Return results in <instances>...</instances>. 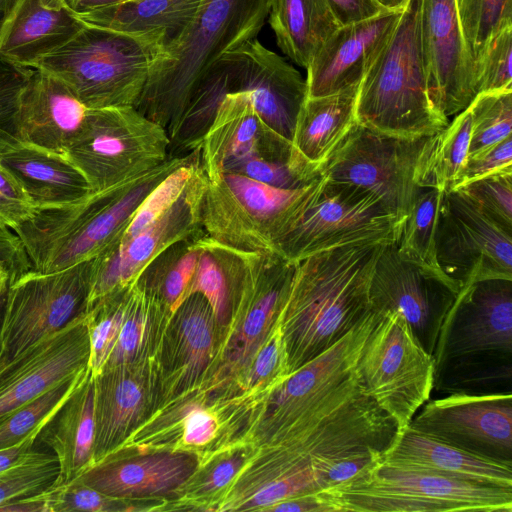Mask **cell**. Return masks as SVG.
<instances>
[{
    "instance_id": "cell-18",
    "label": "cell",
    "mask_w": 512,
    "mask_h": 512,
    "mask_svg": "<svg viewBox=\"0 0 512 512\" xmlns=\"http://www.w3.org/2000/svg\"><path fill=\"white\" fill-rule=\"evenodd\" d=\"M409 426L475 455L512 465V395L453 394L426 402Z\"/></svg>"
},
{
    "instance_id": "cell-24",
    "label": "cell",
    "mask_w": 512,
    "mask_h": 512,
    "mask_svg": "<svg viewBox=\"0 0 512 512\" xmlns=\"http://www.w3.org/2000/svg\"><path fill=\"white\" fill-rule=\"evenodd\" d=\"M84 26L66 4L55 0H16L0 23V59L33 68Z\"/></svg>"
},
{
    "instance_id": "cell-41",
    "label": "cell",
    "mask_w": 512,
    "mask_h": 512,
    "mask_svg": "<svg viewBox=\"0 0 512 512\" xmlns=\"http://www.w3.org/2000/svg\"><path fill=\"white\" fill-rule=\"evenodd\" d=\"M463 33L475 62L490 38L512 22V0H456Z\"/></svg>"
},
{
    "instance_id": "cell-31",
    "label": "cell",
    "mask_w": 512,
    "mask_h": 512,
    "mask_svg": "<svg viewBox=\"0 0 512 512\" xmlns=\"http://www.w3.org/2000/svg\"><path fill=\"white\" fill-rule=\"evenodd\" d=\"M201 2L202 0H131L76 15L91 26L131 33L159 32L164 34L167 43L190 23Z\"/></svg>"
},
{
    "instance_id": "cell-16",
    "label": "cell",
    "mask_w": 512,
    "mask_h": 512,
    "mask_svg": "<svg viewBox=\"0 0 512 512\" xmlns=\"http://www.w3.org/2000/svg\"><path fill=\"white\" fill-rule=\"evenodd\" d=\"M207 182L200 165L181 197L160 218L94 258L88 307L134 284L164 250L203 230L202 204Z\"/></svg>"
},
{
    "instance_id": "cell-7",
    "label": "cell",
    "mask_w": 512,
    "mask_h": 512,
    "mask_svg": "<svg viewBox=\"0 0 512 512\" xmlns=\"http://www.w3.org/2000/svg\"><path fill=\"white\" fill-rule=\"evenodd\" d=\"M325 492L342 512H512V488L383 460L365 477Z\"/></svg>"
},
{
    "instance_id": "cell-33",
    "label": "cell",
    "mask_w": 512,
    "mask_h": 512,
    "mask_svg": "<svg viewBox=\"0 0 512 512\" xmlns=\"http://www.w3.org/2000/svg\"><path fill=\"white\" fill-rule=\"evenodd\" d=\"M470 114L466 108L438 133L427 137L415 170L419 187L453 191L468 157Z\"/></svg>"
},
{
    "instance_id": "cell-17",
    "label": "cell",
    "mask_w": 512,
    "mask_h": 512,
    "mask_svg": "<svg viewBox=\"0 0 512 512\" xmlns=\"http://www.w3.org/2000/svg\"><path fill=\"white\" fill-rule=\"evenodd\" d=\"M460 289L403 259L396 243L382 245L370 283L371 311L399 312L424 349L433 355L442 323Z\"/></svg>"
},
{
    "instance_id": "cell-45",
    "label": "cell",
    "mask_w": 512,
    "mask_h": 512,
    "mask_svg": "<svg viewBox=\"0 0 512 512\" xmlns=\"http://www.w3.org/2000/svg\"><path fill=\"white\" fill-rule=\"evenodd\" d=\"M31 71L32 68L0 59V155L21 143L17 129L18 102Z\"/></svg>"
},
{
    "instance_id": "cell-62",
    "label": "cell",
    "mask_w": 512,
    "mask_h": 512,
    "mask_svg": "<svg viewBox=\"0 0 512 512\" xmlns=\"http://www.w3.org/2000/svg\"><path fill=\"white\" fill-rule=\"evenodd\" d=\"M55 1L65 4L67 0H55Z\"/></svg>"
},
{
    "instance_id": "cell-51",
    "label": "cell",
    "mask_w": 512,
    "mask_h": 512,
    "mask_svg": "<svg viewBox=\"0 0 512 512\" xmlns=\"http://www.w3.org/2000/svg\"><path fill=\"white\" fill-rule=\"evenodd\" d=\"M339 26L373 18L385 11L377 0H325Z\"/></svg>"
},
{
    "instance_id": "cell-1",
    "label": "cell",
    "mask_w": 512,
    "mask_h": 512,
    "mask_svg": "<svg viewBox=\"0 0 512 512\" xmlns=\"http://www.w3.org/2000/svg\"><path fill=\"white\" fill-rule=\"evenodd\" d=\"M381 247L346 245L296 262L280 316L289 375L371 312L370 283Z\"/></svg>"
},
{
    "instance_id": "cell-57",
    "label": "cell",
    "mask_w": 512,
    "mask_h": 512,
    "mask_svg": "<svg viewBox=\"0 0 512 512\" xmlns=\"http://www.w3.org/2000/svg\"><path fill=\"white\" fill-rule=\"evenodd\" d=\"M131 0H67L66 6L75 14L87 13Z\"/></svg>"
},
{
    "instance_id": "cell-3",
    "label": "cell",
    "mask_w": 512,
    "mask_h": 512,
    "mask_svg": "<svg viewBox=\"0 0 512 512\" xmlns=\"http://www.w3.org/2000/svg\"><path fill=\"white\" fill-rule=\"evenodd\" d=\"M270 4L271 0H202L185 29L163 46L135 108L166 129L223 54L257 39Z\"/></svg>"
},
{
    "instance_id": "cell-42",
    "label": "cell",
    "mask_w": 512,
    "mask_h": 512,
    "mask_svg": "<svg viewBox=\"0 0 512 512\" xmlns=\"http://www.w3.org/2000/svg\"><path fill=\"white\" fill-rule=\"evenodd\" d=\"M512 22L490 38L474 62L476 93L512 89Z\"/></svg>"
},
{
    "instance_id": "cell-8",
    "label": "cell",
    "mask_w": 512,
    "mask_h": 512,
    "mask_svg": "<svg viewBox=\"0 0 512 512\" xmlns=\"http://www.w3.org/2000/svg\"><path fill=\"white\" fill-rule=\"evenodd\" d=\"M164 127L133 106L88 109L65 156L82 172L91 192L126 183L169 158Z\"/></svg>"
},
{
    "instance_id": "cell-32",
    "label": "cell",
    "mask_w": 512,
    "mask_h": 512,
    "mask_svg": "<svg viewBox=\"0 0 512 512\" xmlns=\"http://www.w3.org/2000/svg\"><path fill=\"white\" fill-rule=\"evenodd\" d=\"M198 243V261L187 296L201 293L209 302L214 317L225 322L230 314L233 292L242 285L247 252L225 246L204 231Z\"/></svg>"
},
{
    "instance_id": "cell-35",
    "label": "cell",
    "mask_w": 512,
    "mask_h": 512,
    "mask_svg": "<svg viewBox=\"0 0 512 512\" xmlns=\"http://www.w3.org/2000/svg\"><path fill=\"white\" fill-rule=\"evenodd\" d=\"M204 230L174 243L142 271L135 281L152 297H159L170 310H176L187 296L199 256L198 239Z\"/></svg>"
},
{
    "instance_id": "cell-40",
    "label": "cell",
    "mask_w": 512,
    "mask_h": 512,
    "mask_svg": "<svg viewBox=\"0 0 512 512\" xmlns=\"http://www.w3.org/2000/svg\"><path fill=\"white\" fill-rule=\"evenodd\" d=\"M59 475L56 457L36 448L15 465L0 471V508L53 486Z\"/></svg>"
},
{
    "instance_id": "cell-43",
    "label": "cell",
    "mask_w": 512,
    "mask_h": 512,
    "mask_svg": "<svg viewBox=\"0 0 512 512\" xmlns=\"http://www.w3.org/2000/svg\"><path fill=\"white\" fill-rule=\"evenodd\" d=\"M200 165L201 160L183 165L153 188L138 207L121 240L135 236L160 218L181 197Z\"/></svg>"
},
{
    "instance_id": "cell-27",
    "label": "cell",
    "mask_w": 512,
    "mask_h": 512,
    "mask_svg": "<svg viewBox=\"0 0 512 512\" xmlns=\"http://www.w3.org/2000/svg\"><path fill=\"white\" fill-rule=\"evenodd\" d=\"M0 164L17 181L33 208L73 204L92 193L82 172L62 154L20 143L0 155Z\"/></svg>"
},
{
    "instance_id": "cell-48",
    "label": "cell",
    "mask_w": 512,
    "mask_h": 512,
    "mask_svg": "<svg viewBox=\"0 0 512 512\" xmlns=\"http://www.w3.org/2000/svg\"><path fill=\"white\" fill-rule=\"evenodd\" d=\"M512 169V136L468 156L454 190L485 176Z\"/></svg>"
},
{
    "instance_id": "cell-11",
    "label": "cell",
    "mask_w": 512,
    "mask_h": 512,
    "mask_svg": "<svg viewBox=\"0 0 512 512\" xmlns=\"http://www.w3.org/2000/svg\"><path fill=\"white\" fill-rule=\"evenodd\" d=\"M93 262L50 273L33 270L9 284L0 320V375L25 351L86 313Z\"/></svg>"
},
{
    "instance_id": "cell-56",
    "label": "cell",
    "mask_w": 512,
    "mask_h": 512,
    "mask_svg": "<svg viewBox=\"0 0 512 512\" xmlns=\"http://www.w3.org/2000/svg\"><path fill=\"white\" fill-rule=\"evenodd\" d=\"M37 435L29 437L21 444L0 451V471L15 465L27 457L35 448Z\"/></svg>"
},
{
    "instance_id": "cell-12",
    "label": "cell",
    "mask_w": 512,
    "mask_h": 512,
    "mask_svg": "<svg viewBox=\"0 0 512 512\" xmlns=\"http://www.w3.org/2000/svg\"><path fill=\"white\" fill-rule=\"evenodd\" d=\"M426 139L387 136L356 124L320 173L369 191L404 223L419 189L415 170Z\"/></svg>"
},
{
    "instance_id": "cell-30",
    "label": "cell",
    "mask_w": 512,
    "mask_h": 512,
    "mask_svg": "<svg viewBox=\"0 0 512 512\" xmlns=\"http://www.w3.org/2000/svg\"><path fill=\"white\" fill-rule=\"evenodd\" d=\"M268 16L281 51L305 69L339 27L325 0H271Z\"/></svg>"
},
{
    "instance_id": "cell-9",
    "label": "cell",
    "mask_w": 512,
    "mask_h": 512,
    "mask_svg": "<svg viewBox=\"0 0 512 512\" xmlns=\"http://www.w3.org/2000/svg\"><path fill=\"white\" fill-rule=\"evenodd\" d=\"M309 185L280 189L240 174L223 173L207 182L202 228L209 237L233 249L275 253V245L290 228Z\"/></svg>"
},
{
    "instance_id": "cell-25",
    "label": "cell",
    "mask_w": 512,
    "mask_h": 512,
    "mask_svg": "<svg viewBox=\"0 0 512 512\" xmlns=\"http://www.w3.org/2000/svg\"><path fill=\"white\" fill-rule=\"evenodd\" d=\"M359 85L305 100L291 140L290 162L294 171L306 181L312 182L321 176L324 163L357 124L355 110Z\"/></svg>"
},
{
    "instance_id": "cell-49",
    "label": "cell",
    "mask_w": 512,
    "mask_h": 512,
    "mask_svg": "<svg viewBox=\"0 0 512 512\" xmlns=\"http://www.w3.org/2000/svg\"><path fill=\"white\" fill-rule=\"evenodd\" d=\"M33 210L20 185L0 164V228L16 229L32 215Z\"/></svg>"
},
{
    "instance_id": "cell-34",
    "label": "cell",
    "mask_w": 512,
    "mask_h": 512,
    "mask_svg": "<svg viewBox=\"0 0 512 512\" xmlns=\"http://www.w3.org/2000/svg\"><path fill=\"white\" fill-rule=\"evenodd\" d=\"M94 383L96 462L116 444L119 436L139 413L143 398L138 384L121 377L114 368H104L94 376Z\"/></svg>"
},
{
    "instance_id": "cell-6",
    "label": "cell",
    "mask_w": 512,
    "mask_h": 512,
    "mask_svg": "<svg viewBox=\"0 0 512 512\" xmlns=\"http://www.w3.org/2000/svg\"><path fill=\"white\" fill-rule=\"evenodd\" d=\"M402 226L369 191L321 175L309 185L274 251L296 263L346 245L396 243Z\"/></svg>"
},
{
    "instance_id": "cell-21",
    "label": "cell",
    "mask_w": 512,
    "mask_h": 512,
    "mask_svg": "<svg viewBox=\"0 0 512 512\" xmlns=\"http://www.w3.org/2000/svg\"><path fill=\"white\" fill-rule=\"evenodd\" d=\"M251 157L291 166V142L260 118L247 92L229 93L203 139L201 166L207 179L212 180L231 163Z\"/></svg>"
},
{
    "instance_id": "cell-58",
    "label": "cell",
    "mask_w": 512,
    "mask_h": 512,
    "mask_svg": "<svg viewBox=\"0 0 512 512\" xmlns=\"http://www.w3.org/2000/svg\"><path fill=\"white\" fill-rule=\"evenodd\" d=\"M378 3L387 10H400L404 7L407 0H377Z\"/></svg>"
},
{
    "instance_id": "cell-46",
    "label": "cell",
    "mask_w": 512,
    "mask_h": 512,
    "mask_svg": "<svg viewBox=\"0 0 512 512\" xmlns=\"http://www.w3.org/2000/svg\"><path fill=\"white\" fill-rule=\"evenodd\" d=\"M38 496L44 503L46 512L110 511L117 504L115 498L76 480L53 485Z\"/></svg>"
},
{
    "instance_id": "cell-15",
    "label": "cell",
    "mask_w": 512,
    "mask_h": 512,
    "mask_svg": "<svg viewBox=\"0 0 512 512\" xmlns=\"http://www.w3.org/2000/svg\"><path fill=\"white\" fill-rule=\"evenodd\" d=\"M512 355V280L485 279L462 287L440 329L436 370L448 362Z\"/></svg>"
},
{
    "instance_id": "cell-5",
    "label": "cell",
    "mask_w": 512,
    "mask_h": 512,
    "mask_svg": "<svg viewBox=\"0 0 512 512\" xmlns=\"http://www.w3.org/2000/svg\"><path fill=\"white\" fill-rule=\"evenodd\" d=\"M165 43L159 32L131 33L85 24L33 68L59 78L88 109L135 107Z\"/></svg>"
},
{
    "instance_id": "cell-61",
    "label": "cell",
    "mask_w": 512,
    "mask_h": 512,
    "mask_svg": "<svg viewBox=\"0 0 512 512\" xmlns=\"http://www.w3.org/2000/svg\"><path fill=\"white\" fill-rule=\"evenodd\" d=\"M7 285H9L8 278L4 271L0 268V291Z\"/></svg>"
},
{
    "instance_id": "cell-36",
    "label": "cell",
    "mask_w": 512,
    "mask_h": 512,
    "mask_svg": "<svg viewBox=\"0 0 512 512\" xmlns=\"http://www.w3.org/2000/svg\"><path fill=\"white\" fill-rule=\"evenodd\" d=\"M443 193L435 188L419 187L396 248L403 259L452 282L443 274L436 260L435 236Z\"/></svg>"
},
{
    "instance_id": "cell-22",
    "label": "cell",
    "mask_w": 512,
    "mask_h": 512,
    "mask_svg": "<svg viewBox=\"0 0 512 512\" xmlns=\"http://www.w3.org/2000/svg\"><path fill=\"white\" fill-rule=\"evenodd\" d=\"M402 9L339 26L306 68L307 97L327 96L359 85L396 27Z\"/></svg>"
},
{
    "instance_id": "cell-37",
    "label": "cell",
    "mask_w": 512,
    "mask_h": 512,
    "mask_svg": "<svg viewBox=\"0 0 512 512\" xmlns=\"http://www.w3.org/2000/svg\"><path fill=\"white\" fill-rule=\"evenodd\" d=\"M87 370V369H86ZM82 373L63 381L0 419V451L40 433L79 385Z\"/></svg>"
},
{
    "instance_id": "cell-19",
    "label": "cell",
    "mask_w": 512,
    "mask_h": 512,
    "mask_svg": "<svg viewBox=\"0 0 512 512\" xmlns=\"http://www.w3.org/2000/svg\"><path fill=\"white\" fill-rule=\"evenodd\" d=\"M420 31L429 97L445 117L457 115L477 93L456 0H422Z\"/></svg>"
},
{
    "instance_id": "cell-39",
    "label": "cell",
    "mask_w": 512,
    "mask_h": 512,
    "mask_svg": "<svg viewBox=\"0 0 512 512\" xmlns=\"http://www.w3.org/2000/svg\"><path fill=\"white\" fill-rule=\"evenodd\" d=\"M467 109L471 123L468 156L512 136V89L479 93Z\"/></svg>"
},
{
    "instance_id": "cell-29",
    "label": "cell",
    "mask_w": 512,
    "mask_h": 512,
    "mask_svg": "<svg viewBox=\"0 0 512 512\" xmlns=\"http://www.w3.org/2000/svg\"><path fill=\"white\" fill-rule=\"evenodd\" d=\"M195 461L185 454H157L131 461L91 464L76 479L111 498L168 492L192 474Z\"/></svg>"
},
{
    "instance_id": "cell-28",
    "label": "cell",
    "mask_w": 512,
    "mask_h": 512,
    "mask_svg": "<svg viewBox=\"0 0 512 512\" xmlns=\"http://www.w3.org/2000/svg\"><path fill=\"white\" fill-rule=\"evenodd\" d=\"M36 440L57 459L59 475L54 485L76 479L93 464L95 383L88 368L75 391L41 429Z\"/></svg>"
},
{
    "instance_id": "cell-2",
    "label": "cell",
    "mask_w": 512,
    "mask_h": 512,
    "mask_svg": "<svg viewBox=\"0 0 512 512\" xmlns=\"http://www.w3.org/2000/svg\"><path fill=\"white\" fill-rule=\"evenodd\" d=\"M200 160V150L169 157L117 186L60 207L34 208L14 231L33 270L50 273L92 260L116 245L145 197L179 167Z\"/></svg>"
},
{
    "instance_id": "cell-20",
    "label": "cell",
    "mask_w": 512,
    "mask_h": 512,
    "mask_svg": "<svg viewBox=\"0 0 512 512\" xmlns=\"http://www.w3.org/2000/svg\"><path fill=\"white\" fill-rule=\"evenodd\" d=\"M87 311L59 332L38 342L0 375V419L57 384L88 368Z\"/></svg>"
},
{
    "instance_id": "cell-14",
    "label": "cell",
    "mask_w": 512,
    "mask_h": 512,
    "mask_svg": "<svg viewBox=\"0 0 512 512\" xmlns=\"http://www.w3.org/2000/svg\"><path fill=\"white\" fill-rule=\"evenodd\" d=\"M206 74L227 94L247 92L260 118L291 142L307 83L281 56L254 39L223 54Z\"/></svg>"
},
{
    "instance_id": "cell-53",
    "label": "cell",
    "mask_w": 512,
    "mask_h": 512,
    "mask_svg": "<svg viewBox=\"0 0 512 512\" xmlns=\"http://www.w3.org/2000/svg\"><path fill=\"white\" fill-rule=\"evenodd\" d=\"M216 429L217 423L211 414L193 408L185 415L183 438L187 444L203 445L214 437Z\"/></svg>"
},
{
    "instance_id": "cell-52",
    "label": "cell",
    "mask_w": 512,
    "mask_h": 512,
    "mask_svg": "<svg viewBox=\"0 0 512 512\" xmlns=\"http://www.w3.org/2000/svg\"><path fill=\"white\" fill-rule=\"evenodd\" d=\"M274 511L342 512L340 505L325 491H317L282 500L271 506Z\"/></svg>"
},
{
    "instance_id": "cell-26",
    "label": "cell",
    "mask_w": 512,
    "mask_h": 512,
    "mask_svg": "<svg viewBox=\"0 0 512 512\" xmlns=\"http://www.w3.org/2000/svg\"><path fill=\"white\" fill-rule=\"evenodd\" d=\"M383 461L485 485L512 488V465L467 452L412 429L396 432Z\"/></svg>"
},
{
    "instance_id": "cell-10",
    "label": "cell",
    "mask_w": 512,
    "mask_h": 512,
    "mask_svg": "<svg viewBox=\"0 0 512 512\" xmlns=\"http://www.w3.org/2000/svg\"><path fill=\"white\" fill-rule=\"evenodd\" d=\"M362 383L394 422L396 432L405 429L430 398L436 365L396 311L384 313L371 330L359 357Z\"/></svg>"
},
{
    "instance_id": "cell-23",
    "label": "cell",
    "mask_w": 512,
    "mask_h": 512,
    "mask_svg": "<svg viewBox=\"0 0 512 512\" xmlns=\"http://www.w3.org/2000/svg\"><path fill=\"white\" fill-rule=\"evenodd\" d=\"M87 110L63 81L42 69L32 68L18 102L19 141L65 155Z\"/></svg>"
},
{
    "instance_id": "cell-55",
    "label": "cell",
    "mask_w": 512,
    "mask_h": 512,
    "mask_svg": "<svg viewBox=\"0 0 512 512\" xmlns=\"http://www.w3.org/2000/svg\"><path fill=\"white\" fill-rule=\"evenodd\" d=\"M241 466L240 458H231L220 463L207 478L204 489L214 490L225 486L237 473Z\"/></svg>"
},
{
    "instance_id": "cell-38",
    "label": "cell",
    "mask_w": 512,
    "mask_h": 512,
    "mask_svg": "<svg viewBox=\"0 0 512 512\" xmlns=\"http://www.w3.org/2000/svg\"><path fill=\"white\" fill-rule=\"evenodd\" d=\"M177 309L186 373L191 377L202 371L211 356L214 313L206 298L197 292L188 295Z\"/></svg>"
},
{
    "instance_id": "cell-47",
    "label": "cell",
    "mask_w": 512,
    "mask_h": 512,
    "mask_svg": "<svg viewBox=\"0 0 512 512\" xmlns=\"http://www.w3.org/2000/svg\"><path fill=\"white\" fill-rule=\"evenodd\" d=\"M224 173L246 176L280 189H299L309 185L288 163L251 157L231 163ZM315 181V180H314Z\"/></svg>"
},
{
    "instance_id": "cell-13",
    "label": "cell",
    "mask_w": 512,
    "mask_h": 512,
    "mask_svg": "<svg viewBox=\"0 0 512 512\" xmlns=\"http://www.w3.org/2000/svg\"><path fill=\"white\" fill-rule=\"evenodd\" d=\"M435 248L439 268L460 289L485 279L512 280V233L458 190L443 193Z\"/></svg>"
},
{
    "instance_id": "cell-44",
    "label": "cell",
    "mask_w": 512,
    "mask_h": 512,
    "mask_svg": "<svg viewBox=\"0 0 512 512\" xmlns=\"http://www.w3.org/2000/svg\"><path fill=\"white\" fill-rule=\"evenodd\" d=\"M456 190L489 219L512 233V169L474 180Z\"/></svg>"
},
{
    "instance_id": "cell-4",
    "label": "cell",
    "mask_w": 512,
    "mask_h": 512,
    "mask_svg": "<svg viewBox=\"0 0 512 512\" xmlns=\"http://www.w3.org/2000/svg\"><path fill=\"white\" fill-rule=\"evenodd\" d=\"M422 0H407L392 34L362 78L357 124L398 138L432 136L449 124L427 88L420 31Z\"/></svg>"
},
{
    "instance_id": "cell-54",
    "label": "cell",
    "mask_w": 512,
    "mask_h": 512,
    "mask_svg": "<svg viewBox=\"0 0 512 512\" xmlns=\"http://www.w3.org/2000/svg\"><path fill=\"white\" fill-rule=\"evenodd\" d=\"M283 354H286L282 330L279 328L269 340L261 352L258 354L251 380L257 381L265 378L275 371L283 360Z\"/></svg>"
},
{
    "instance_id": "cell-59",
    "label": "cell",
    "mask_w": 512,
    "mask_h": 512,
    "mask_svg": "<svg viewBox=\"0 0 512 512\" xmlns=\"http://www.w3.org/2000/svg\"><path fill=\"white\" fill-rule=\"evenodd\" d=\"M16 0H0V23L9 12Z\"/></svg>"
},
{
    "instance_id": "cell-60",
    "label": "cell",
    "mask_w": 512,
    "mask_h": 512,
    "mask_svg": "<svg viewBox=\"0 0 512 512\" xmlns=\"http://www.w3.org/2000/svg\"><path fill=\"white\" fill-rule=\"evenodd\" d=\"M8 287H9V285L5 286L0 291V320H1L2 312H3V308H4V303H5Z\"/></svg>"
},
{
    "instance_id": "cell-50",
    "label": "cell",
    "mask_w": 512,
    "mask_h": 512,
    "mask_svg": "<svg viewBox=\"0 0 512 512\" xmlns=\"http://www.w3.org/2000/svg\"><path fill=\"white\" fill-rule=\"evenodd\" d=\"M0 268L9 284L33 271L32 263L18 235L0 228Z\"/></svg>"
}]
</instances>
